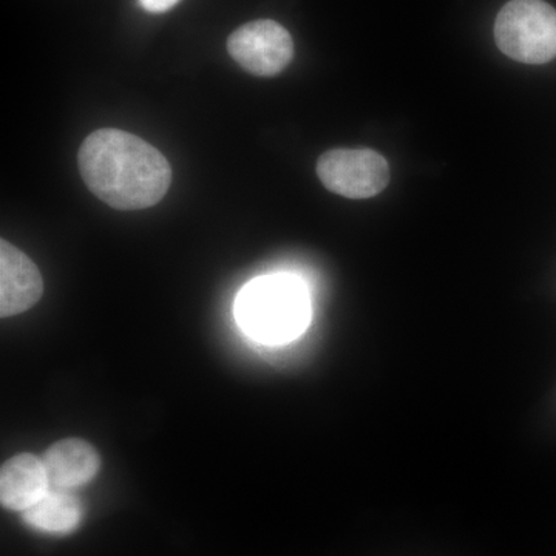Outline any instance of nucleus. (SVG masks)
Wrapping results in <instances>:
<instances>
[{
	"mask_svg": "<svg viewBox=\"0 0 556 556\" xmlns=\"http://www.w3.org/2000/svg\"><path fill=\"white\" fill-rule=\"evenodd\" d=\"M236 317L249 338L265 345H283L308 328V291L291 274L254 278L237 298Z\"/></svg>",
	"mask_w": 556,
	"mask_h": 556,
	"instance_id": "f03ea898",
	"label": "nucleus"
},
{
	"mask_svg": "<svg viewBox=\"0 0 556 556\" xmlns=\"http://www.w3.org/2000/svg\"><path fill=\"white\" fill-rule=\"evenodd\" d=\"M78 164L90 192L119 211L155 206L170 188L169 161L129 131H93L80 146Z\"/></svg>",
	"mask_w": 556,
	"mask_h": 556,
	"instance_id": "f257e3e1",
	"label": "nucleus"
},
{
	"mask_svg": "<svg viewBox=\"0 0 556 556\" xmlns=\"http://www.w3.org/2000/svg\"><path fill=\"white\" fill-rule=\"evenodd\" d=\"M317 175L325 188L345 199H371L387 188L390 166L369 149H334L318 159Z\"/></svg>",
	"mask_w": 556,
	"mask_h": 556,
	"instance_id": "20e7f679",
	"label": "nucleus"
},
{
	"mask_svg": "<svg viewBox=\"0 0 556 556\" xmlns=\"http://www.w3.org/2000/svg\"><path fill=\"white\" fill-rule=\"evenodd\" d=\"M42 460L50 485L67 490L90 482L101 466L100 455L93 445L78 438L64 439L51 445Z\"/></svg>",
	"mask_w": 556,
	"mask_h": 556,
	"instance_id": "6e6552de",
	"label": "nucleus"
},
{
	"mask_svg": "<svg viewBox=\"0 0 556 556\" xmlns=\"http://www.w3.org/2000/svg\"><path fill=\"white\" fill-rule=\"evenodd\" d=\"M22 517L33 529L46 533H70L79 526L83 507L78 497L67 489L50 486L35 506L22 511Z\"/></svg>",
	"mask_w": 556,
	"mask_h": 556,
	"instance_id": "1a4fd4ad",
	"label": "nucleus"
},
{
	"mask_svg": "<svg viewBox=\"0 0 556 556\" xmlns=\"http://www.w3.org/2000/svg\"><path fill=\"white\" fill-rule=\"evenodd\" d=\"M139 2H141L142 9L149 13L160 14L174 9L179 0H139Z\"/></svg>",
	"mask_w": 556,
	"mask_h": 556,
	"instance_id": "9d476101",
	"label": "nucleus"
},
{
	"mask_svg": "<svg viewBox=\"0 0 556 556\" xmlns=\"http://www.w3.org/2000/svg\"><path fill=\"white\" fill-rule=\"evenodd\" d=\"M43 280L38 266L24 252L0 241V316L13 317L33 308L42 298Z\"/></svg>",
	"mask_w": 556,
	"mask_h": 556,
	"instance_id": "423d86ee",
	"label": "nucleus"
},
{
	"mask_svg": "<svg viewBox=\"0 0 556 556\" xmlns=\"http://www.w3.org/2000/svg\"><path fill=\"white\" fill-rule=\"evenodd\" d=\"M497 49L522 64L556 58V10L544 0H510L495 22Z\"/></svg>",
	"mask_w": 556,
	"mask_h": 556,
	"instance_id": "7ed1b4c3",
	"label": "nucleus"
},
{
	"mask_svg": "<svg viewBox=\"0 0 556 556\" xmlns=\"http://www.w3.org/2000/svg\"><path fill=\"white\" fill-rule=\"evenodd\" d=\"M232 60L251 75L270 78L280 75L294 58V42L283 25L263 20L237 28L228 39Z\"/></svg>",
	"mask_w": 556,
	"mask_h": 556,
	"instance_id": "39448f33",
	"label": "nucleus"
},
{
	"mask_svg": "<svg viewBox=\"0 0 556 556\" xmlns=\"http://www.w3.org/2000/svg\"><path fill=\"white\" fill-rule=\"evenodd\" d=\"M50 486L43 460L28 453L11 457L0 470V501L10 510L35 506Z\"/></svg>",
	"mask_w": 556,
	"mask_h": 556,
	"instance_id": "0eeeda50",
	"label": "nucleus"
}]
</instances>
